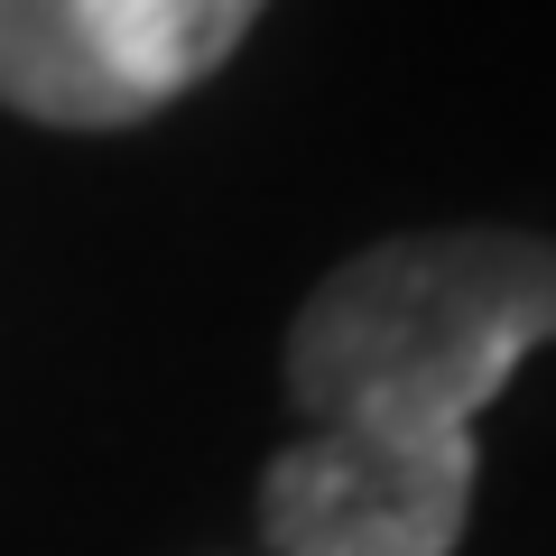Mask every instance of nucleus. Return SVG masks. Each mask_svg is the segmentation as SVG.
<instances>
[{
	"mask_svg": "<svg viewBox=\"0 0 556 556\" xmlns=\"http://www.w3.org/2000/svg\"><path fill=\"white\" fill-rule=\"evenodd\" d=\"M556 343L547 232H399L353 251L288 325V399L316 427L473 437L519 362Z\"/></svg>",
	"mask_w": 556,
	"mask_h": 556,
	"instance_id": "1",
	"label": "nucleus"
},
{
	"mask_svg": "<svg viewBox=\"0 0 556 556\" xmlns=\"http://www.w3.org/2000/svg\"><path fill=\"white\" fill-rule=\"evenodd\" d=\"M260 10H269V0H84V20H93L112 75L130 84L149 112H167L186 84L214 75V65L251 38Z\"/></svg>",
	"mask_w": 556,
	"mask_h": 556,
	"instance_id": "4",
	"label": "nucleus"
},
{
	"mask_svg": "<svg viewBox=\"0 0 556 556\" xmlns=\"http://www.w3.org/2000/svg\"><path fill=\"white\" fill-rule=\"evenodd\" d=\"M473 473V437L306 427L260 473V538L269 556H455Z\"/></svg>",
	"mask_w": 556,
	"mask_h": 556,
	"instance_id": "2",
	"label": "nucleus"
},
{
	"mask_svg": "<svg viewBox=\"0 0 556 556\" xmlns=\"http://www.w3.org/2000/svg\"><path fill=\"white\" fill-rule=\"evenodd\" d=\"M0 102L47 130H130L149 102L112 75L84 0H0Z\"/></svg>",
	"mask_w": 556,
	"mask_h": 556,
	"instance_id": "3",
	"label": "nucleus"
}]
</instances>
